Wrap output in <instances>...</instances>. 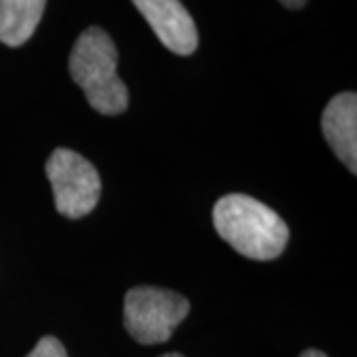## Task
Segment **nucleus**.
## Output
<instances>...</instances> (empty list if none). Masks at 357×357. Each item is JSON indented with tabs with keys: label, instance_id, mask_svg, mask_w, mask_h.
I'll return each mask as SVG.
<instances>
[{
	"label": "nucleus",
	"instance_id": "9b49d317",
	"mask_svg": "<svg viewBox=\"0 0 357 357\" xmlns=\"http://www.w3.org/2000/svg\"><path fill=\"white\" fill-rule=\"evenodd\" d=\"M161 357H183L181 354H165V356H161Z\"/></svg>",
	"mask_w": 357,
	"mask_h": 357
},
{
	"label": "nucleus",
	"instance_id": "f03ea898",
	"mask_svg": "<svg viewBox=\"0 0 357 357\" xmlns=\"http://www.w3.org/2000/svg\"><path fill=\"white\" fill-rule=\"evenodd\" d=\"M70 74L98 114L119 115L128 109V86L117 76V48L105 30L91 26L79 34L70 54Z\"/></svg>",
	"mask_w": 357,
	"mask_h": 357
},
{
	"label": "nucleus",
	"instance_id": "0eeeda50",
	"mask_svg": "<svg viewBox=\"0 0 357 357\" xmlns=\"http://www.w3.org/2000/svg\"><path fill=\"white\" fill-rule=\"evenodd\" d=\"M46 0H0V42L18 48L36 32Z\"/></svg>",
	"mask_w": 357,
	"mask_h": 357
},
{
	"label": "nucleus",
	"instance_id": "423d86ee",
	"mask_svg": "<svg viewBox=\"0 0 357 357\" xmlns=\"http://www.w3.org/2000/svg\"><path fill=\"white\" fill-rule=\"evenodd\" d=\"M324 137L351 173L357 171V96L344 91L326 105L321 115Z\"/></svg>",
	"mask_w": 357,
	"mask_h": 357
},
{
	"label": "nucleus",
	"instance_id": "20e7f679",
	"mask_svg": "<svg viewBox=\"0 0 357 357\" xmlns=\"http://www.w3.org/2000/svg\"><path fill=\"white\" fill-rule=\"evenodd\" d=\"M46 175L54 191L56 211L66 218L89 215L102 195L96 167L72 149H56L46 161Z\"/></svg>",
	"mask_w": 357,
	"mask_h": 357
},
{
	"label": "nucleus",
	"instance_id": "f257e3e1",
	"mask_svg": "<svg viewBox=\"0 0 357 357\" xmlns=\"http://www.w3.org/2000/svg\"><path fill=\"white\" fill-rule=\"evenodd\" d=\"M218 236L238 255L274 260L284 252L290 230L278 213L248 195H227L213 208Z\"/></svg>",
	"mask_w": 357,
	"mask_h": 357
},
{
	"label": "nucleus",
	"instance_id": "6e6552de",
	"mask_svg": "<svg viewBox=\"0 0 357 357\" xmlns=\"http://www.w3.org/2000/svg\"><path fill=\"white\" fill-rule=\"evenodd\" d=\"M26 357H68V354L60 340H56L54 335H44Z\"/></svg>",
	"mask_w": 357,
	"mask_h": 357
},
{
	"label": "nucleus",
	"instance_id": "7ed1b4c3",
	"mask_svg": "<svg viewBox=\"0 0 357 357\" xmlns=\"http://www.w3.org/2000/svg\"><path fill=\"white\" fill-rule=\"evenodd\" d=\"M191 304L185 296L153 286H137L126 294L123 324L129 335L143 345L167 342L187 318Z\"/></svg>",
	"mask_w": 357,
	"mask_h": 357
},
{
	"label": "nucleus",
	"instance_id": "39448f33",
	"mask_svg": "<svg viewBox=\"0 0 357 357\" xmlns=\"http://www.w3.org/2000/svg\"><path fill=\"white\" fill-rule=\"evenodd\" d=\"M167 50L191 56L199 46V32L181 0H133Z\"/></svg>",
	"mask_w": 357,
	"mask_h": 357
},
{
	"label": "nucleus",
	"instance_id": "9d476101",
	"mask_svg": "<svg viewBox=\"0 0 357 357\" xmlns=\"http://www.w3.org/2000/svg\"><path fill=\"white\" fill-rule=\"evenodd\" d=\"M300 357H328L324 351H318V349H306Z\"/></svg>",
	"mask_w": 357,
	"mask_h": 357
},
{
	"label": "nucleus",
	"instance_id": "1a4fd4ad",
	"mask_svg": "<svg viewBox=\"0 0 357 357\" xmlns=\"http://www.w3.org/2000/svg\"><path fill=\"white\" fill-rule=\"evenodd\" d=\"M282 4L290 10H298V8H304L306 6L307 0H280Z\"/></svg>",
	"mask_w": 357,
	"mask_h": 357
}]
</instances>
